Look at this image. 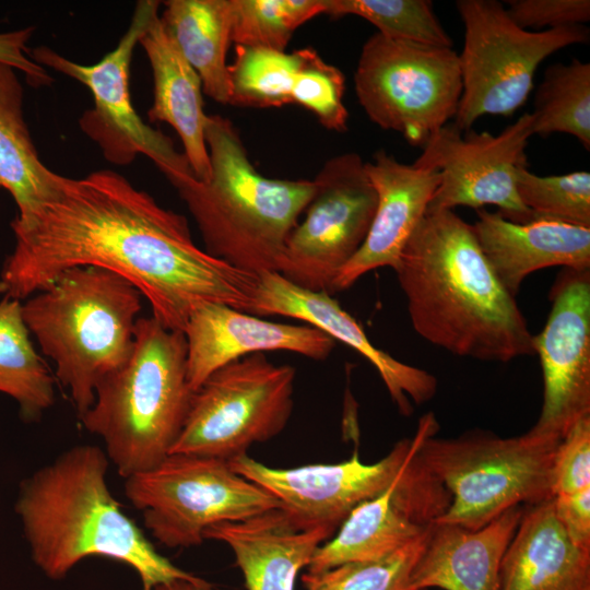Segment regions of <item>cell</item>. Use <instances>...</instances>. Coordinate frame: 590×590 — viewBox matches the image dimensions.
I'll return each instance as SVG.
<instances>
[{
	"label": "cell",
	"instance_id": "6da1fadb",
	"mask_svg": "<svg viewBox=\"0 0 590 590\" xmlns=\"http://www.w3.org/2000/svg\"><path fill=\"white\" fill-rule=\"evenodd\" d=\"M14 250L0 290L21 299L73 267H98L129 281L152 317L184 333L192 311L216 303L250 314L260 276L217 259L193 241L185 216L161 206L113 170L58 174L50 194L11 224Z\"/></svg>",
	"mask_w": 590,
	"mask_h": 590
},
{
	"label": "cell",
	"instance_id": "7a4b0ae2",
	"mask_svg": "<svg viewBox=\"0 0 590 590\" xmlns=\"http://www.w3.org/2000/svg\"><path fill=\"white\" fill-rule=\"evenodd\" d=\"M414 331L449 353L507 363L535 354L516 298L496 278L471 224L427 210L394 270Z\"/></svg>",
	"mask_w": 590,
	"mask_h": 590
},
{
	"label": "cell",
	"instance_id": "3957f363",
	"mask_svg": "<svg viewBox=\"0 0 590 590\" xmlns=\"http://www.w3.org/2000/svg\"><path fill=\"white\" fill-rule=\"evenodd\" d=\"M109 459L98 447L78 445L26 479L15 510L34 563L59 580L82 559L105 556L129 565L143 590L197 577L156 552L111 495Z\"/></svg>",
	"mask_w": 590,
	"mask_h": 590
},
{
	"label": "cell",
	"instance_id": "277c9868",
	"mask_svg": "<svg viewBox=\"0 0 590 590\" xmlns=\"http://www.w3.org/2000/svg\"><path fill=\"white\" fill-rule=\"evenodd\" d=\"M205 142L210 178L192 177L174 186L205 251L257 275L279 273L286 239L315 194V180L262 176L233 122L221 115L209 116Z\"/></svg>",
	"mask_w": 590,
	"mask_h": 590
},
{
	"label": "cell",
	"instance_id": "5b68a950",
	"mask_svg": "<svg viewBox=\"0 0 590 590\" xmlns=\"http://www.w3.org/2000/svg\"><path fill=\"white\" fill-rule=\"evenodd\" d=\"M192 394L185 334L154 317L138 318L129 358L101 381L94 403L79 418L102 437L108 459L127 479L169 455Z\"/></svg>",
	"mask_w": 590,
	"mask_h": 590
},
{
	"label": "cell",
	"instance_id": "8992f818",
	"mask_svg": "<svg viewBox=\"0 0 590 590\" xmlns=\"http://www.w3.org/2000/svg\"><path fill=\"white\" fill-rule=\"evenodd\" d=\"M141 297L109 270L73 267L22 304L30 333L55 362L79 416L94 403L101 381L129 358Z\"/></svg>",
	"mask_w": 590,
	"mask_h": 590
},
{
	"label": "cell",
	"instance_id": "52a82bcc",
	"mask_svg": "<svg viewBox=\"0 0 590 590\" xmlns=\"http://www.w3.org/2000/svg\"><path fill=\"white\" fill-rule=\"evenodd\" d=\"M559 440L532 429L508 438L483 430L427 437L420 457L451 497L434 522L476 530L512 507L553 498L552 464Z\"/></svg>",
	"mask_w": 590,
	"mask_h": 590
},
{
	"label": "cell",
	"instance_id": "ba28073f",
	"mask_svg": "<svg viewBox=\"0 0 590 590\" xmlns=\"http://www.w3.org/2000/svg\"><path fill=\"white\" fill-rule=\"evenodd\" d=\"M464 43L458 54L462 94L453 123L462 131L484 115L512 116L528 99L550 55L589 42L583 25L527 31L496 0H458Z\"/></svg>",
	"mask_w": 590,
	"mask_h": 590
},
{
	"label": "cell",
	"instance_id": "9c48e42d",
	"mask_svg": "<svg viewBox=\"0 0 590 590\" xmlns=\"http://www.w3.org/2000/svg\"><path fill=\"white\" fill-rule=\"evenodd\" d=\"M354 87L374 123L423 148L456 117L462 94L458 54L375 33L362 48Z\"/></svg>",
	"mask_w": 590,
	"mask_h": 590
},
{
	"label": "cell",
	"instance_id": "30bf717a",
	"mask_svg": "<svg viewBox=\"0 0 590 590\" xmlns=\"http://www.w3.org/2000/svg\"><path fill=\"white\" fill-rule=\"evenodd\" d=\"M125 494L142 511L154 539L173 548L201 544L213 524L281 507L228 461L185 453H170L156 467L127 477Z\"/></svg>",
	"mask_w": 590,
	"mask_h": 590
},
{
	"label": "cell",
	"instance_id": "8fae6325",
	"mask_svg": "<svg viewBox=\"0 0 590 590\" xmlns=\"http://www.w3.org/2000/svg\"><path fill=\"white\" fill-rule=\"evenodd\" d=\"M295 377L293 366L276 365L262 353L219 368L193 392L169 455L231 461L278 436L293 411Z\"/></svg>",
	"mask_w": 590,
	"mask_h": 590
},
{
	"label": "cell",
	"instance_id": "7c38bea8",
	"mask_svg": "<svg viewBox=\"0 0 590 590\" xmlns=\"http://www.w3.org/2000/svg\"><path fill=\"white\" fill-rule=\"evenodd\" d=\"M158 7V1H138L117 47L95 64H79L44 46L28 49V56L42 67L47 66L90 88L95 108L82 117L81 128L101 145L108 161L128 164L137 154H144L175 186L194 177L188 160L176 151L172 139L144 123L132 106L129 90L135 45Z\"/></svg>",
	"mask_w": 590,
	"mask_h": 590
},
{
	"label": "cell",
	"instance_id": "4fadbf2b",
	"mask_svg": "<svg viewBox=\"0 0 590 590\" xmlns=\"http://www.w3.org/2000/svg\"><path fill=\"white\" fill-rule=\"evenodd\" d=\"M438 428L435 415L426 413L412 438L401 439L370 464L362 462L357 451L339 463L288 469L268 467L248 455L228 463L272 494L299 529L324 527L337 532L357 506L385 492L416 460L421 444Z\"/></svg>",
	"mask_w": 590,
	"mask_h": 590
},
{
	"label": "cell",
	"instance_id": "5bb4252c",
	"mask_svg": "<svg viewBox=\"0 0 590 590\" xmlns=\"http://www.w3.org/2000/svg\"><path fill=\"white\" fill-rule=\"evenodd\" d=\"M314 180L315 194L286 239L279 273L302 288L331 295L338 273L367 237L377 194L355 152L328 160Z\"/></svg>",
	"mask_w": 590,
	"mask_h": 590
},
{
	"label": "cell",
	"instance_id": "9a60e30c",
	"mask_svg": "<svg viewBox=\"0 0 590 590\" xmlns=\"http://www.w3.org/2000/svg\"><path fill=\"white\" fill-rule=\"evenodd\" d=\"M532 121V114L524 113L498 134L472 130L463 134L453 122L435 132L413 163L436 169L440 175L427 210L456 206L477 210L493 204L511 222L533 221L532 213L519 199L516 185L518 169L527 165Z\"/></svg>",
	"mask_w": 590,
	"mask_h": 590
},
{
	"label": "cell",
	"instance_id": "2e32d148",
	"mask_svg": "<svg viewBox=\"0 0 590 590\" xmlns=\"http://www.w3.org/2000/svg\"><path fill=\"white\" fill-rule=\"evenodd\" d=\"M544 329L533 335L543 402L532 430L562 438L590 416V270L566 269L551 291Z\"/></svg>",
	"mask_w": 590,
	"mask_h": 590
},
{
	"label": "cell",
	"instance_id": "e0dca14e",
	"mask_svg": "<svg viewBox=\"0 0 590 590\" xmlns=\"http://www.w3.org/2000/svg\"><path fill=\"white\" fill-rule=\"evenodd\" d=\"M451 497L416 460L381 494L357 506L314 554L307 573L382 557L416 539L448 508Z\"/></svg>",
	"mask_w": 590,
	"mask_h": 590
},
{
	"label": "cell",
	"instance_id": "ac0fdd59",
	"mask_svg": "<svg viewBox=\"0 0 590 590\" xmlns=\"http://www.w3.org/2000/svg\"><path fill=\"white\" fill-rule=\"evenodd\" d=\"M259 276L250 315L298 319L352 347L377 369L392 401L405 416L412 413L409 398L416 404H423L435 396V376L376 347L356 319L329 293L302 288L278 272H267Z\"/></svg>",
	"mask_w": 590,
	"mask_h": 590
},
{
	"label": "cell",
	"instance_id": "d6986e66",
	"mask_svg": "<svg viewBox=\"0 0 590 590\" xmlns=\"http://www.w3.org/2000/svg\"><path fill=\"white\" fill-rule=\"evenodd\" d=\"M184 334L187 379L193 392L219 368L255 353L287 351L322 361L335 346L332 338L312 326L263 320L216 303L197 307Z\"/></svg>",
	"mask_w": 590,
	"mask_h": 590
},
{
	"label": "cell",
	"instance_id": "ffe728a7",
	"mask_svg": "<svg viewBox=\"0 0 590 590\" xmlns=\"http://www.w3.org/2000/svg\"><path fill=\"white\" fill-rule=\"evenodd\" d=\"M365 167L377 194L376 212L364 244L334 279L331 295L351 287L371 270H396L440 181L436 169L401 163L384 150L365 162Z\"/></svg>",
	"mask_w": 590,
	"mask_h": 590
},
{
	"label": "cell",
	"instance_id": "44dd1931",
	"mask_svg": "<svg viewBox=\"0 0 590 590\" xmlns=\"http://www.w3.org/2000/svg\"><path fill=\"white\" fill-rule=\"evenodd\" d=\"M477 243L502 285L516 297L524 279L550 267L590 270V227L552 220L515 223L477 209Z\"/></svg>",
	"mask_w": 590,
	"mask_h": 590
},
{
	"label": "cell",
	"instance_id": "7402d4cb",
	"mask_svg": "<svg viewBox=\"0 0 590 590\" xmlns=\"http://www.w3.org/2000/svg\"><path fill=\"white\" fill-rule=\"evenodd\" d=\"M334 534L324 527L302 530L279 507L241 521L213 524L204 540L228 545L247 590H294L299 570Z\"/></svg>",
	"mask_w": 590,
	"mask_h": 590
},
{
	"label": "cell",
	"instance_id": "603a6c76",
	"mask_svg": "<svg viewBox=\"0 0 590 590\" xmlns=\"http://www.w3.org/2000/svg\"><path fill=\"white\" fill-rule=\"evenodd\" d=\"M522 511L512 507L476 530L430 523L411 576L413 590H499L502 560Z\"/></svg>",
	"mask_w": 590,
	"mask_h": 590
},
{
	"label": "cell",
	"instance_id": "cb8c5ba5",
	"mask_svg": "<svg viewBox=\"0 0 590 590\" xmlns=\"http://www.w3.org/2000/svg\"><path fill=\"white\" fill-rule=\"evenodd\" d=\"M499 590H590V551L568 538L553 498L523 508L502 560Z\"/></svg>",
	"mask_w": 590,
	"mask_h": 590
},
{
	"label": "cell",
	"instance_id": "d4e9b609",
	"mask_svg": "<svg viewBox=\"0 0 590 590\" xmlns=\"http://www.w3.org/2000/svg\"><path fill=\"white\" fill-rule=\"evenodd\" d=\"M139 44L153 72L154 99L149 119L167 122L176 130L196 179L206 181L211 175L205 142L209 115L203 110L201 79L164 27L158 13Z\"/></svg>",
	"mask_w": 590,
	"mask_h": 590
},
{
	"label": "cell",
	"instance_id": "484cf974",
	"mask_svg": "<svg viewBox=\"0 0 590 590\" xmlns=\"http://www.w3.org/2000/svg\"><path fill=\"white\" fill-rule=\"evenodd\" d=\"M160 16L185 59L196 70L203 92L229 102L226 55L232 43L231 0H168Z\"/></svg>",
	"mask_w": 590,
	"mask_h": 590
},
{
	"label": "cell",
	"instance_id": "4316f807",
	"mask_svg": "<svg viewBox=\"0 0 590 590\" xmlns=\"http://www.w3.org/2000/svg\"><path fill=\"white\" fill-rule=\"evenodd\" d=\"M16 70L0 61V188L14 199L24 221L50 194L58 174L40 161L25 122Z\"/></svg>",
	"mask_w": 590,
	"mask_h": 590
},
{
	"label": "cell",
	"instance_id": "83f0119b",
	"mask_svg": "<svg viewBox=\"0 0 590 590\" xmlns=\"http://www.w3.org/2000/svg\"><path fill=\"white\" fill-rule=\"evenodd\" d=\"M0 392L12 397L23 418L38 420L55 400L54 379L36 353L22 316V304L0 302Z\"/></svg>",
	"mask_w": 590,
	"mask_h": 590
},
{
	"label": "cell",
	"instance_id": "f1b7e54d",
	"mask_svg": "<svg viewBox=\"0 0 590 590\" xmlns=\"http://www.w3.org/2000/svg\"><path fill=\"white\" fill-rule=\"evenodd\" d=\"M533 134L567 133L590 150V63H554L534 94Z\"/></svg>",
	"mask_w": 590,
	"mask_h": 590
},
{
	"label": "cell",
	"instance_id": "f546056e",
	"mask_svg": "<svg viewBox=\"0 0 590 590\" xmlns=\"http://www.w3.org/2000/svg\"><path fill=\"white\" fill-rule=\"evenodd\" d=\"M298 63V50L287 54L236 45L235 60L228 66V104L252 108L292 104Z\"/></svg>",
	"mask_w": 590,
	"mask_h": 590
},
{
	"label": "cell",
	"instance_id": "4dcf8cb0",
	"mask_svg": "<svg viewBox=\"0 0 590 590\" xmlns=\"http://www.w3.org/2000/svg\"><path fill=\"white\" fill-rule=\"evenodd\" d=\"M232 42L285 51L294 32L326 12V0H231Z\"/></svg>",
	"mask_w": 590,
	"mask_h": 590
},
{
	"label": "cell",
	"instance_id": "1f68e13d",
	"mask_svg": "<svg viewBox=\"0 0 590 590\" xmlns=\"http://www.w3.org/2000/svg\"><path fill=\"white\" fill-rule=\"evenodd\" d=\"M333 17L356 15L371 23L379 34L425 45L452 47V40L428 0H326Z\"/></svg>",
	"mask_w": 590,
	"mask_h": 590
},
{
	"label": "cell",
	"instance_id": "d6a6232c",
	"mask_svg": "<svg viewBox=\"0 0 590 590\" xmlns=\"http://www.w3.org/2000/svg\"><path fill=\"white\" fill-rule=\"evenodd\" d=\"M427 532L428 528L382 557L346 563L317 574L306 573L302 577L305 590H413L411 576Z\"/></svg>",
	"mask_w": 590,
	"mask_h": 590
},
{
	"label": "cell",
	"instance_id": "836d02e7",
	"mask_svg": "<svg viewBox=\"0 0 590 590\" xmlns=\"http://www.w3.org/2000/svg\"><path fill=\"white\" fill-rule=\"evenodd\" d=\"M517 192L533 220L590 227V173L539 176L527 165L517 172Z\"/></svg>",
	"mask_w": 590,
	"mask_h": 590
},
{
	"label": "cell",
	"instance_id": "e575fe53",
	"mask_svg": "<svg viewBox=\"0 0 590 590\" xmlns=\"http://www.w3.org/2000/svg\"><path fill=\"white\" fill-rule=\"evenodd\" d=\"M299 63L292 87V103L311 111L328 130H347L349 113L343 103L345 78L312 48L298 49Z\"/></svg>",
	"mask_w": 590,
	"mask_h": 590
},
{
	"label": "cell",
	"instance_id": "d590c367",
	"mask_svg": "<svg viewBox=\"0 0 590 590\" xmlns=\"http://www.w3.org/2000/svg\"><path fill=\"white\" fill-rule=\"evenodd\" d=\"M590 487V416L560 438L552 464L553 497Z\"/></svg>",
	"mask_w": 590,
	"mask_h": 590
},
{
	"label": "cell",
	"instance_id": "8d00e7d4",
	"mask_svg": "<svg viewBox=\"0 0 590 590\" xmlns=\"http://www.w3.org/2000/svg\"><path fill=\"white\" fill-rule=\"evenodd\" d=\"M512 22L527 28H560L583 25L590 20L589 0H508Z\"/></svg>",
	"mask_w": 590,
	"mask_h": 590
},
{
	"label": "cell",
	"instance_id": "74e56055",
	"mask_svg": "<svg viewBox=\"0 0 590 590\" xmlns=\"http://www.w3.org/2000/svg\"><path fill=\"white\" fill-rule=\"evenodd\" d=\"M557 520L577 546L590 551V487L553 497Z\"/></svg>",
	"mask_w": 590,
	"mask_h": 590
},
{
	"label": "cell",
	"instance_id": "f35d334b",
	"mask_svg": "<svg viewBox=\"0 0 590 590\" xmlns=\"http://www.w3.org/2000/svg\"><path fill=\"white\" fill-rule=\"evenodd\" d=\"M33 32V27H26L0 33V61L22 72L28 84L39 87L49 85L52 78L28 56L27 42Z\"/></svg>",
	"mask_w": 590,
	"mask_h": 590
},
{
	"label": "cell",
	"instance_id": "ab89813d",
	"mask_svg": "<svg viewBox=\"0 0 590 590\" xmlns=\"http://www.w3.org/2000/svg\"><path fill=\"white\" fill-rule=\"evenodd\" d=\"M153 590H212V585L202 578L197 580L176 579L156 586Z\"/></svg>",
	"mask_w": 590,
	"mask_h": 590
}]
</instances>
